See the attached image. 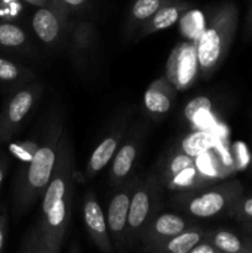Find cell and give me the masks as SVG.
<instances>
[{
    "label": "cell",
    "mask_w": 252,
    "mask_h": 253,
    "mask_svg": "<svg viewBox=\"0 0 252 253\" xmlns=\"http://www.w3.org/2000/svg\"><path fill=\"white\" fill-rule=\"evenodd\" d=\"M62 132L63 126L58 119L54 118L48 125L42 146H40L29 162L24 163L12 194V211L15 216L24 215L43 197L56 165Z\"/></svg>",
    "instance_id": "6da1fadb"
},
{
    "label": "cell",
    "mask_w": 252,
    "mask_h": 253,
    "mask_svg": "<svg viewBox=\"0 0 252 253\" xmlns=\"http://www.w3.org/2000/svg\"><path fill=\"white\" fill-rule=\"evenodd\" d=\"M239 22V9L234 2H222L210 15L207 27L195 41L199 71L209 77L226 57Z\"/></svg>",
    "instance_id": "7a4b0ae2"
},
{
    "label": "cell",
    "mask_w": 252,
    "mask_h": 253,
    "mask_svg": "<svg viewBox=\"0 0 252 253\" xmlns=\"http://www.w3.org/2000/svg\"><path fill=\"white\" fill-rule=\"evenodd\" d=\"M69 190L48 212L40 215L27 231L20 246L21 253H57L61 251L72 216V198Z\"/></svg>",
    "instance_id": "3957f363"
},
{
    "label": "cell",
    "mask_w": 252,
    "mask_h": 253,
    "mask_svg": "<svg viewBox=\"0 0 252 253\" xmlns=\"http://www.w3.org/2000/svg\"><path fill=\"white\" fill-rule=\"evenodd\" d=\"M162 189L157 173H151L142 182L137 180L128 209L126 249L141 242L146 229L158 214Z\"/></svg>",
    "instance_id": "277c9868"
},
{
    "label": "cell",
    "mask_w": 252,
    "mask_h": 253,
    "mask_svg": "<svg viewBox=\"0 0 252 253\" xmlns=\"http://www.w3.org/2000/svg\"><path fill=\"white\" fill-rule=\"evenodd\" d=\"M244 195V187L239 180L220 183L199 192L183 193L177 203L184 211L198 219H209L229 214L232 205Z\"/></svg>",
    "instance_id": "5b68a950"
},
{
    "label": "cell",
    "mask_w": 252,
    "mask_h": 253,
    "mask_svg": "<svg viewBox=\"0 0 252 253\" xmlns=\"http://www.w3.org/2000/svg\"><path fill=\"white\" fill-rule=\"evenodd\" d=\"M157 174L163 188L179 192L198 189L207 182L195 157L187 155L180 147L166 156Z\"/></svg>",
    "instance_id": "8992f818"
},
{
    "label": "cell",
    "mask_w": 252,
    "mask_h": 253,
    "mask_svg": "<svg viewBox=\"0 0 252 253\" xmlns=\"http://www.w3.org/2000/svg\"><path fill=\"white\" fill-rule=\"evenodd\" d=\"M40 86H25L12 94L0 114V142H9L39 98Z\"/></svg>",
    "instance_id": "52a82bcc"
},
{
    "label": "cell",
    "mask_w": 252,
    "mask_h": 253,
    "mask_svg": "<svg viewBox=\"0 0 252 253\" xmlns=\"http://www.w3.org/2000/svg\"><path fill=\"white\" fill-rule=\"evenodd\" d=\"M199 71L195 42H182L170 52L166 64V78L177 90H184L194 83Z\"/></svg>",
    "instance_id": "ba28073f"
},
{
    "label": "cell",
    "mask_w": 252,
    "mask_h": 253,
    "mask_svg": "<svg viewBox=\"0 0 252 253\" xmlns=\"http://www.w3.org/2000/svg\"><path fill=\"white\" fill-rule=\"evenodd\" d=\"M137 184V182H136ZM135 180H128L119 185L109 202L106 212V224L111 242L116 249H126V232H127V217L130 209L131 197L136 187Z\"/></svg>",
    "instance_id": "9c48e42d"
},
{
    "label": "cell",
    "mask_w": 252,
    "mask_h": 253,
    "mask_svg": "<svg viewBox=\"0 0 252 253\" xmlns=\"http://www.w3.org/2000/svg\"><path fill=\"white\" fill-rule=\"evenodd\" d=\"M83 219L86 232L93 240L94 245L103 252H113L115 247L109 235L105 214L99 204L98 198L91 190L84 195Z\"/></svg>",
    "instance_id": "30bf717a"
},
{
    "label": "cell",
    "mask_w": 252,
    "mask_h": 253,
    "mask_svg": "<svg viewBox=\"0 0 252 253\" xmlns=\"http://www.w3.org/2000/svg\"><path fill=\"white\" fill-rule=\"evenodd\" d=\"M188 227H190L189 221L184 216L173 214V212H163L161 215H156L141 239L142 250L146 252H151L156 246L175 236L179 232L184 231Z\"/></svg>",
    "instance_id": "8fae6325"
},
{
    "label": "cell",
    "mask_w": 252,
    "mask_h": 253,
    "mask_svg": "<svg viewBox=\"0 0 252 253\" xmlns=\"http://www.w3.org/2000/svg\"><path fill=\"white\" fill-rule=\"evenodd\" d=\"M142 145V133L136 132L119 147L113 158L110 170V184L114 187L124 184L130 177L131 170L140 155Z\"/></svg>",
    "instance_id": "7c38bea8"
},
{
    "label": "cell",
    "mask_w": 252,
    "mask_h": 253,
    "mask_svg": "<svg viewBox=\"0 0 252 253\" xmlns=\"http://www.w3.org/2000/svg\"><path fill=\"white\" fill-rule=\"evenodd\" d=\"M67 17L57 12L51 6H41L32 16V29L36 36L43 43L52 44L61 37L62 31L66 29Z\"/></svg>",
    "instance_id": "4fadbf2b"
},
{
    "label": "cell",
    "mask_w": 252,
    "mask_h": 253,
    "mask_svg": "<svg viewBox=\"0 0 252 253\" xmlns=\"http://www.w3.org/2000/svg\"><path fill=\"white\" fill-rule=\"evenodd\" d=\"M192 6V2L185 1V0H173L169 4L165 5L140 27V31L137 34L138 39L151 36L155 32L170 27L180 19L183 14L189 11Z\"/></svg>",
    "instance_id": "5bb4252c"
},
{
    "label": "cell",
    "mask_w": 252,
    "mask_h": 253,
    "mask_svg": "<svg viewBox=\"0 0 252 253\" xmlns=\"http://www.w3.org/2000/svg\"><path fill=\"white\" fill-rule=\"evenodd\" d=\"M175 90L169 81L165 77L152 82L146 90L143 101L145 108L152 115H165L172 108L175 100Z\"/></svg>",
    "instance_id": "9a60e30c"
},
{
    "label": "cell",
    "mask_w": 252,
    "mask_h": 253,
    "mask_svg": "<svg viewBox=\"0 0 252 253\" xmlns=\"http://www.w3.org/2000/svg\"><path fill=\"white\" fill-rule=\"evenodd\" d=\"M124 136V126H118L111 133H109L91 153L86 166V175L89 178L98 174L101 169L109 165L120 147Z\"/></svg>",
    "instance_id": "2e32d148"
},
{
    "label": "cell",
    "mask_w": 252,
    "mask_h": 253,
    "mask_svg": "<svg viewBox=\"0 0 252 253\" xmlns=\"http://www.w3.org/2000/svg\"><path fill=\"white\" fill-rule=\"evenodd\" d=\"M207 240L221 253H252V236L246 232L237 234L229 230H214L207 232Z\"/></svg>",
    "instance_id": "e0dca14e"
},
{
    "label": "cell",
    "mask_w": 252,
    "mask_h": 253,
    "mask_svg": "<svg viewBox=\"0 0 252 253\" xmlns=\"http://www.w3.org/2000/svg\"><path fill=\"white\" fill-rule=\"evenodd\" d=\"M207 239V231L198 227H188L175 236L166 240L156 246L151 252L153 253H189L193 247Z\"/></svg>",
    "instance_id": "ac0fdd59"
},
{
    "label": "cell",
    "mask_w": 252,
    "mask_h": 253,
    "mask_svg": "<svg viewBox=\"0 0 252 253\" xmlns=\"http://www.w3.org/2000/svg\"><path fill=\"white\" fill-rule=\"evenodd\" d=\"M173 0H135L130 10L128 29H140L147 20H150L161 7L169 4Z\"/></svg>",
    "instance_id": "d6986e66"
},
{
    "label": "cell",
    "mask_w": 252,
    "mask_h": 253,
    "mask_svg": "<svg viewBox=\"0 0 252 253\" xmlns=\"http://www.w3.org/2000/svg\"><path fill=\"white\" fill-rule=\"evenodd\" d=\"M27 36L24 30L12 22H0V47L6 49H21L26 46Z\"/></svg>",
    "instance_id": "ffe728a7"
},
{
    "label": "cell",
    "mask_w": 252,
    "mask_h": 253,
    "mask_svg": "<svg viewBox=\"0 0 252 253\" xmlns=\"http://www.w3.org/2000/svg\"><path fill=\"white\" fill-rule=\"evenodd\" d=\"M212 104L207 96H197L187 104L184 109V118L192 125H200L210 118Z\"/></svg>",
    "instance_id": "44dd1931"
},
{
    "label": "cell",
    "mask_w": 252,
    "mask_h": 253,
    "mask_svg": "<svg viewBox=\"0 0 252 253\" xmlns=\"http://www.w3.org/2000/svg\"><path fill=\"white\" fill-rule=\"evenodd\" d=\"M211 136L207 131H197L184 138L182 145L179 146L187 155L192 157H198L207 152L211 146Z\"/></svg>",
    "instance_id": "7402d4cb"
},
{
    "label": "cell",
    "mask_w": 252,
    "mask_h": 253,
    "mask_svg": "<svg viewBox=\"0 0 252 253\" xmlns=\"http://www.w3.org/2000/svg\"><path fill=\"white\" fill-rule=\"evenodd\" d=\"M32 73L29 69L10 59L0 57V82L1 83H19L31 78Z\"/></svg>",
    "instance_id": "603a6c76"
},
{
    "label": "cell",
    "mask_w": 252,
    "mask_h": 253,
    "mask_svg": "<svg viewBox=\"0 0 252 253\" xmlns=\"http://www.w3.org/2000/svg\"><path fill=\"white\" fill-rule=\"evenodd\" d=\"M94 40V30L89 24L76 25L72 34L71 46L74 53H84L91 46Z\"/></svg>",
    "instance_id": "cb8c5ba5"
},
{
    "label": "cell",
    "mask_w": 252,
    "mask_h": 253,
    "mask_svg": "<svg viewBox=\"0 0 252 253\" xmlns=\"http://www.w3.org/2000/svg\"><path fill=\"white\" fill-rule=\"evenodd\" d=\"M229 215L241 224L252 222V197H244L242 195L230 209Z\"/></svg>",
    "instance_id": "d4e9b609"
},
{
    "label": "cell",
    "mask_w": 252,
    "mask_h": 253,
    "mask_svg": "<svg viewBox=\"0 0 252 253\" xmlns=\"http://www.w3.org/2000/svg\"><path fill=\"white\" fill-rule=\"evenodd\" d=\"M39 147L40 146L36 142H34V141H24V142L11 143L9 150L11 152V155L19 158L21 162L26 163L34 157L35 152L39 150Z\"/></svg>",
    "instance_id": "484cf974"
},
{
    "label": "cell",
    "mask_w": 252,
    "mask_h": 253,
    "mask_svg": "<svg viewBox=\"0 0 252 253\" xmlns=\"http://www.w3.org/2000/svg\"><path fill=\"white\" fill-rule=\"evenodd\" d=\"M86 2H88V0H49L47 5L63 16L68 17L71 12L82 9Z\"/></svg>",
    "instance_id": "4316f807"
},
{
    "label": "cell",
    "mask_w": 252,
    "mask_h": 253,
    "mask_svg": "<svg viewBox=\"0 0 252 253\" xmlns=\"http://www.w3.org/2000/svg\"><path fill=\"white\" fill-rule=\"evenodd\" d=\"M7 224H9V212L6 204H0V252L5 246L7 235Z\"/></svg>",
    "instance_id": "83f0119b"
},
{
    "label": "cell",
    "mask_w": 252,
    "mask_h": 253,
    "mask_svg": "<svg viewBox=\"0 0 252 253\" xmlns=\"http://www.w3.org/2000/svg\"><path fill=\"white\" fill-rule=\"evenodd\" d=\"M189 253H221V251L217 247H215L211 242L205 239L202 242H199L197 246L193 247L192 251Z\"/></svg>",
    "instance_id": "f1b7e54d"
},
{
    "label": "cell",
    "mask_w": 252,
    "mask_h": 253,
    "mask_svg": "<svg viewBox=\"0 0 252 253\" xmlns=\"http://www.w3.org/2000/svg\"><path fill=\"white\" fill-rule=\"evenodd\" d=\"M245 40H252V2L249 7V11L246 15V21H245L244 30Z\"/></svg>",
    "instance_id": "f546056e"
},
{
    "label": "cell",
    "mask_w": 252,
    "mask_h": 253,
    "mask_svg": "<svg viewBox=\"0 0 252 253\" xmlns=\"http://www.w3.org/2000/svg\"><path fill=\"white\" fill-rule=\"evenodd\" d=\"M9 168V157L4 152L0 151V189H1L2 182H4L5 174Z\"/></svg>",
    "instance_id": "4dcf8cb0"
},
{
    "label": "cell",
    "mask_w": 252,
    "mask_h": 253,
    "mask_svg": "<svg viewBox=\"0 0 252 253\" xmlns=\"http://www.w3.org/2000/svg\"><path fill=\"white\" fill-rule=\"evenodd\" d=\"M20 1L21 0H0V5L2 7H10V9H12V7L19 6Z\"/></svg>",
    "instance_id": "1f68e13d"
},
{
    "label": "cell",
    "mask_w": 252,
    "mask_h": 253,
    "mask_svg": "<svg viewBox=\"0 0 252 253\" xmlns=\"http://www.w3.org/2000/svg\"><path fill=\"white\" fill-rule=\"evenodd\" d=\"M21 1H25L27 2V4L30 5H34V6H46L47 4H48L49 0H21Z\"/></svg>",
    "instance_id": "d6a6232c"
},
{
    "label": "cell",
    "mask_w": 252,
    "mask_h": 253,
    "mask_svg": "<svg viewBox=\"0 0 252 253\" xmlns=\"http://www.w3.org/2000/svg\"><path fill=\"white\" fill-rule=\"evenodd\" d=\"M242 231L246 232V234L251 235L252 236V222H246V224H242Z\"/></svg>",
    "instance_id": "836d02e7"
},
{
    "label": "cell",
    "mask_w": 252,
    "mask_h": 253,
    "mask_svg": "<svg viewBox=\"0 0 252 253\" xmlns=\"http://www.w3.org/2000/svg\"><path fill=\"white\" fill-rule=\"evenodd\" d=\"M0 146H1V142H0Z\"/></svg>",
    "instance_id": "e575fe53"
},
{
    "label": "cell",
    "mask_w": 252,
    "mask_h": 253,
    "mask_svg": "<svg viewBox=\"0 0 252 253\" xmlns=\"http://www.w3.org/2000/svg\"><path fill=\"white\" fill-rule=\"evenodd\" d=\"M251 165H252V161H251Z\"/></svg>",
    "instance_id": "d590c367"
}]
</instances>
